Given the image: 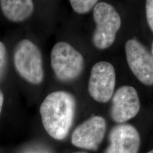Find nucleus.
Listing matches in <instances>:
<instances>
[{
  "label": "nucleus",
  "mask_w": 153,
  "mask_h": 153,
  "mask_svg": "<svg viewBox=\"0 0 153 153\" xmlns=\"http://www.w3.org/2000/svg\"><path fill=\"white\" fill-rule=\"evenodd\" d=\"M73 10L79 14L90 11L98 2V0H69Z\"/></svg>",
  "instance_id": "11"
},
{
  "label": "nucleus",
  "mask_w": 153,
  "mask_h": 153,
  "mask_svg": "<svg viewBox=\"0 0 153 153\" xmlns=\"http://www.w3.org/2000/svg\"><path fill=\"white\" fill-rule=\"evenodd\" d=\"M75 153H87V152H75Z\"/></svg>",
  "instance_id": "18"
},
{
  "label": "nucleus",
  "mask_w": 153,
  "mask_h": 153,
  "mask_svg": "<svg viewBox=\"0 0 153 153\" xmlns=\"http://www.w3.org/2000/svg\"><path fill=\"white\" fill-rule=\"evenodd\" d=\"M109 145L104 153H137L140 137L137 129L127 123H120L113 128L108 136Z\"/></svg>",
  "instance_id": "9"
},
{
  "label": "nucleus",
  "mask_w": 153,
  "mask_h": 153,
  "mask_svg": "<svg viewBox=\"0 0 153 153\" xmlns=\"http://www.w3.org/2000/svg\"><path fill=\"white\" fill-rule=\"evenodd\" d=\"M7 64V50L2 42L0 41V80L3 78Z\"/></svg>",
  "instance_id": "12"
},
{
  "label": "nucleus",
  "mask_w": 153,
  "mask_h": 153,
  "mask_svg": "<svg viewBox=\"0 0 153 153\" xmlns=\"http://www.w3.org/2000/svg\"><path fill=\"white\" fill-rule=\"evenodd\" d=\"M26 153H49L46 152V151L43 150H31L28 151Z\"/></svg>",
  "instance_id": "15"
},
{
  "label": "nucleus",
  "mask_w": 153,
  "mask_h": 153,
  "mask_svg": "<svg viewBox=\"0 0 153 153\" xmlns=\"http://www.w3.org/2000/svg\"><path fill=\"white\" fill-rule=\"evenodd\" d=\"M51 63L57 79L63 82L74 81L79 77L85 67L82 55L65 41L58 42L53 46Z\"/></svg>",
  "instance_id": "3"
},
{
  "label": "nucleus",
  "mask_w": 153,
  "mask_h": 153,
  "mask_svg": "<svg viewBox=\"0 0 153 153\" xmlns=\"http://www.w3.org/2000/svg\"><path fill=\"white\" fill-rule=\"evenodd\" d=\"M16 72L23 79L33 85H39L44 79L43 58L39 48L28 39L17 43L14 53Z\"/></svg>",
  "instance_id": "4"
},
{
  "label": "nucleus",
  "mask_w": 153,
  "mask_h": 153,
  "mask_svg": "<svg viewBox=\"0 0 153 153\" xmlns=\"http://www.w3.org/2000/svg\"><path fill=\"white\" fill-rule=\"evenodd\" d=\"M75 111V98L65 91L51 93L40 107L44 128L53 138L58 140L68 136L73 124Z\"/></svg>",
  "instance_id": "1"
},
{
  "label": "nucleus",
  "mask_w": 153,
  "mask_h": 153,
  "mask_svg": "<svg viewBox=\"0 0 153 153\" xmlns=\"http://www.w3.org/2000/svg\"><path fill=\"white\" fill-rule=\"evenodd\" d=\"M152 55L153 57V43H152Z\"/></svg>",
  "instance_id": "16"
},
{
  "label": "nucleus",
  "mask_w": 153,
  "mask_h": 153,
  "mask_svg": "<svg viewBox=\"0 0 153 153\" xmlns=\"http://www.w3.org/2000/svg\"><path fill=\"white\" fill-rule=\"evenodd\" d=\"M126 60L131 72L141 83L153 85V57L142 43L135 38L126 43Z\"/></svg>",
  "instance_id": "6"
},
{
  "label": "nucleus",
  "mask_w": 153,
  "mask_h": 153,
  "mask_svg": "<svg viewBox=\"0 0 153 153\" xmlns=\"http://www.w3.org/2000/svg\"><path fill=\"white\" fill-rule=\"evenodd\" d=\"M116 86V71L111 63L99 61L91 70L88 91L94 100L106 103L112 98Z\"/></svg>",
  "instance_id": "5"
},
{
  "label": "nucleus",
  "mask_w": 153,
  "mask_h": 153,
  "mask_svg": "<svg viewBox=\"0 0 153 153\" xmlns=\"http://www.w3.org/2000/svg\"><path fill=\"white\" fill-rule=\"evenodd\" d=\"M4 16L12 22H23L31 16L34 11L32 0H0Z\"/></svg>",
  "instance_id": "10"
},
{
  "label": "nucleus",
  "mask_w": 153,
  "mask_h": 153,
  "mask_svg": "<svg viewBox=\"0 0 153 153\" xmlns=\"http://www.w3.org/2000/svg\"><path fill=\"white\" fill-rule=\"evenodd\" d=\"M106 131V120L102 116H94L76 128L71 141L74 146L89 150H97Z\"/></svg>",
  "instance_id": "7"
},
{
  "label": "nucleus",
  "mask_w": 153,
  "mask_h": 153,
  "mask_svg": "<svg viewBox=\"0 0 153 153\" xmlns=\"http://www.w3.org/2000/svg\"><path fill=\"white\" fill-rule=\"evenodd\" d=\"M147 22L153 32V0H147L145 4Z\"/></svg>",
  "instance_id": "13"
},
{
  "label": "nucleus",
  "mask_w": 153,
  "mask_h": 153,
  "mask_svg": "<svg viewBox=\"0 0 153 153\" xmlns=\"http://www.w3.org/2000/svg\"><path fill=\"white\" fill-rule=\"evenodd\" d=\"M148 153H153V150H150V152H148Z\"/></svg>",
  "instance_id": "17"
},
{
  "label": "nucleus",
  "mask_w": 153,
  "mask_h": 153,
  "mask_svg": "<svg viewBox=\"0 0 153 153\" xmlns=\"http://www.w3.org/2000/svg\"><path fill=\"white\" fill-rule=\"evenodd\" d=\"M140 102L136 89L125 85L118 88L112 97L111 117L118 123H124L138 114Z\"/></svg>",
  "instance_id": "8"
},
{
  "label": "nucleus",
  "mask_w": 153,
  "mask_h": 153,
  "mask_svg": "<svg viewBox=\"0 0 153 153\" xmlns=\"http://www.w3.org/2000/svg\"><path fill=\"white\" fill-rule=\"evenodd\" d=\"M4 104V94L1 91V89H0V113H1V108H2Z\"/></svg>",
  "instance_id": "14"
},
{
  "label": "nucleus",
  "mask_w": 153,
  "mask_h": 153,
  "mask_svg": "<svg viewBox=\"0 0 153 153\" xmlns=\"http://www.w3.org/2000/svg\"><path fill=\"white\" fill-rule=\"evenodd\" d=\"M96 28L92 35V43L99 50L110 48L116 40L121 26V19L118 11L110 4L99 2L93 8Z\"/></svg>",
  "instance_id": "2"
}]
</instances>
